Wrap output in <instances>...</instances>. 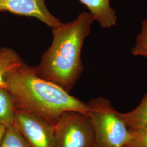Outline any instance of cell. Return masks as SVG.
<instances>
[{
    "label": "cell",
    "mask_w": 147,
    "mask_h": 147,
    "mask_svg": "<svg viewBox=\"0 0 147 147\" xmlns=\"http://www.w3.org/2000/svg\"><path fill=\"white\" fill-rule=\"evenodd\" d=\"M5 81L16 109L28 111L53 125L65 112L88 114L87 103L58 84L39 76L34 67L23 62L7 73Z\"/></svg>",
    "instance_id": "1"
},
{
    "label": "cell",
    "mask_w": 147,
    "mask_h": 147,
    "mask_svg": "<svg viewBox=\"0 0 147 147\" xmlns=\"http://www.w3.org/2000/svg\"><path fill=\"white\" fill-rule=\"evenodd\" d=\"M94 20L89 12H83L73 21L53 28V42L34 67L37 75L68 92L72 89L84 70L82 48Z\"/></svg>",
    "instance_id": "2"
},
{
    "label": "cell",
    "mask_w": 147,
    "mask_h": 147,
    "mask_svg": "<svg viewBox=\"0 0 147 147\" xmlns=\"http://www.w3.org/2000/svg\"><path fill=\"white\" fill-rule=\"evenodd\" d=\"M87 116L94 135V147H125L131 131L110 101L102 97L87 103Z\"/></svg>",
    "instance_id": "3"
},
{
    "label": "cell",
    "mask_w": 147,
    "mask_h": 147,
    "mask_svg": "<svg viewBox=\"0 0 147 147\" xmlns=\"http://www.w3.org/2000/svg\"><path fill=\"white\" fill-rule=\"evenodd\" d=\"M56 147H94L88 117L75 111L63 113L53 125Z\"/></svg>",
    "instance_id": "4"
},
{
    "label": "cell",
    "mask_w": 147,
    "mask_h": 147,
    "mask_svg": "<svg viewBox=\"0 0 147 147\" xmlns=\"http://www.w3.org/2000/svg\"><path fill=\"white\" fill-rule=\"evenodd\" d=\"M14 124L31 147H56L53 124L26 111L16 109Z\"/></svg>",
    "instance_id": "5"
},
{
    "label": "cell",
    "mask_w": 147,
    "mask_h": 147,
    "mask_svg": "<svg viewBox=\"0 0 147 147\" xmlns=\"http://www.w3.org/2000/svg\"><path fill=\"white\" fill-rule=\"evenodd\" d=\"M45 0H0V11L35 17L51 28L62 22L47 9Z\"/></svg>",
    "instance_id": "6"
},
{
    "label": "cell",
    "mask_w": 147,
    "mask_h": 147,
    "mask_svg": "<svg viewBox=\"0 0 147 147\" xmlns=\"http://www.w3.org/2000/svg\"><path fill=\"white\" fill-rule=\"evenodd\" d=\"M89 10L94 20L98 21L104 29L116 26L117 16L110 5V0H79Z\"/></svg>",
    "instance_id": "7"
},
{
    "label": "cell",
    "mask_w": 147,
    "mask_h": 147,
    "mask_svg": "<svg viewBox=\"0 0 147 147\" xmlns=\"http://www.w3.org/2000/svg\"><path fill=\"white\" fill-rule=\"evenodd\" d=\"M119 115L130 131L147 125V94L135 109L126 113L119 112Z\"/></svg>",
    "instance_id": "8"
},
{
    "label": "cell",
    "mask_w": 147,
    "mask_h": 147,
    "mask_svg": "<svg viewBox=\"0 0 147 147\" xmlns=\"http://www.w3.org/2000/svg\"><path fill=\"white\" fill-rule=\"evenodd\" d=\"M16 110L15 101L8 90L0 88V124L6 127L14 125Z\"/></svg>",
    "instance_id": "9"
},
{
    "label": "cell",
    "mask_w": 147,
    "mask_h": 147,
    "mask_svg": "<svg viewBox=\"0 0 147 147\" xmlns=\"http://www.w3.org/2000/svg\"><path fill=\"white\" fill-rule=\"evenodd\" d=\"M22 62L15 51L5 47L0 49V88L7 89L5 81L7 74Z\"/></svg>",
    "instance_id": "10"
},
{
    "label": "cell",
    "mask_w": 147,
    "mask_h": 147,
    "mask_svg": "<svg viewBox=\"0 0 147 147\" xmlns=\"http://www.w3.org/2000/svg\"><path fill=\"white\" fill-rule=\"evenodd\" d=\"M0 147H31L16 125L6 127Z\"/></svg>",
    "instance_id": "11"
},
{
    "label": "cell",
    "mask_w": 147,
    "mask_h": 147,
    "mask_svg": "<svg viewBox=\"0 0 147 147\" xmlns=\"http://www.w3.org/2000/svg\"><path fill=\"white\" fill-rule=\"evenodd\" d=\"M131 53L134 56L147 57V14L142 21L141 31L137 37L136 44L132 49Z\"/></svg>",
    "instance_id": "12"
},
{
    "label": "cell",
    "mask_w": 147,
    "mask_h": 147,
    "mask_svg": "<svg viewBox=\"0 0 147 147\" xmlns=\"http://www.w3.org/2000/svg\"><path fill=\"white\" fill-rule=\"evenodd\" d=\"M125 147H147V125L131 131Z\"/></svg>",
    "instance_id": "13"
},
{
    "label": "cell",
    "mask_w": 147,
    "mask_h": 147,
    "mask_svg": "<svg viewBox=\"0 0 147 147\" xmlns=\"http://www.w3.org/2000/svg\"><path fill=\"white\" fill-rule=\"evenodd\" d=\"M5 129H6V127L4 126L3 125L0 124V145L1 143L2 138L4 135V134L5 132Z\"/></svg>",
    "instance_id": "14"
}]
</instances>
